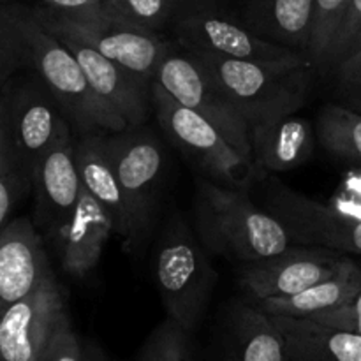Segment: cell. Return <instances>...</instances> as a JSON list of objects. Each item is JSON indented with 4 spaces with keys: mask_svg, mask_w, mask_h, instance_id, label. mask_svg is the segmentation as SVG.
<instances>
[{
    "mask_svg": "<svg viewBox=\"0 0 361 361\" xmlns=\"http://www.w3.org/2000/svg\"><path fill=\"white\" fill-rule=\"evenodd\" d=\"M104 9L129 23L159 32L178 11L176 0H104Z\"/></svg>",
    "mask_w": 361,
    "mask_h": 361,
    "instance_id": "28",
    "label": "cell"
},
{
    "mask_svg": "<svg viewBox=\"0 0 361 361\" xmlns=\"http://www.w3.org/2000/svg\"><path fill=\"white\" fill-rule=\"evenodd\" d=\"M194 215L197 238L204 249L242 264L275 256L295 245L282 222L257 207L249 190L210 178L197 180Z\"/></svg>",
    "mask_w": 361,
    "mask_h": 361,
    "instance_id": "1",
    "label": "cell"
},
{
    "mask_svg": "<svg viewBox=\"0 0 361 361\" xmlns=\"http://www.w3.org/2000/svg\"><path fill=\"white\" fill-rule=\"evenodd\" d=\"M228 335L226 361H291L277 324L252 302L233 307Z\"/></svg>",
    "mask_w": 361,
    "mask_h": 361,
    "instance_id": "23",
    "label": "cell"
},
{
    "mask_svg": "<svg viewBox=\"0 0 361 361\" xmlns=\"http://www.w3.org/2000/svg\"><path fill=\"white\" fill-rule=\"evenodd\" d=\"M51 270L42 238L28 219L0 231V312L34 291Z\"/></svg>",
    "mask_w": 361,
    "mask_h": 361,
    "instance_id": "17",
    "label": "cell"
},
{
    "mask_svg": "<svg viewBox=\"0 0 361 361\" xmlns=\"http://www.w3.org/2000/svg\"><path fill=\"white\" fill-rule=\"evenodd\" d=\"M32 185L30 178L25 173L13 143L6 122L4 97L0 94V231L6 228L14 204L18 203L25 190Z\"/></svg>",
    "mask_w": 361,
    "mask_h": 361,
    "instance_id": "25",
    "label": "cell"
},
{
    "mask_svg": "<svg viewBox=\"0 0 361 361\" xmlns=\"http://www.w3.org/2000/svg\"><path fill=\"white\" fill-rule=\"evenodd\" d=\"M137 361H190V331L166 317L148 335Z\"/></svg>",
    "mask_w": 361,
    "mask_h": 361,
    "instance_id": "27",
    "label": "cell"
},
{
    "mask_svg": "<svg viewBox=\"0 0 361 361\" xmlns=\"http://www.w3.org/2000/svg\"><path fill=\"white\" fill-rule=\"evenodd\" d=\"M345 254L321 247L291 245L284 252L243 263L240 284L250 302L288 298L310 286L334 277L345 261Z\"/></svg>",
    "mask_w": 361,
    "mask_h": 361,
    "instance_id": "12",
    "label": "cell"
},
{
    "mask_svg": "<svg viewBox=\"0 0 361 361\" xmlns=\"http://www.w3.org/2000/svg\"><path fill=\"white\" fill-rule=\"evenodd\" d=\"M83 360V341L78 337L71 323L69 312L62 310L49 334L48 342L39 361H81Z\"/></svg>",
    "mask_w": 361,
    "mask_h": 361,
    "instance_id": "30",
    "label": "cell"
},
{
    "mask_svg": "<svg viewBox=\"0 0 361 361\" xmlns=\"http://www.w3.org/2000/svg\"><path fill=\"white\" fill-rule=\"evenodd\" d=\"M178 2V7L183 6V4H200V2H214V0H176Z\"/></svg>",
    "mask_w": 361,
    "mask_h": 361,
    "instance_id": "37",
    "label": "cell"
},
{
    "mask_svg": "<svg viewBox=\"0 0 361 361\" xmlns=\"http://www.w3.org/2000/svg\"><path fill=\"white\" fill-rule=\"evenodd\" d=\"M309 319L328 324V326L355 331V334L361 335V289L358 295L351 302L345 303V305L334 310H328V312L317 314V316L309 317Z\"/></svg>",
    "mask_w": 361,
    "mask_h": 361,
    "instance_id": "32",
    "label": "cell"
},
{
    "mask_svg": "<svg viewBox=\"0 0 361 361\" xmlns=\"http://www.w3.org/2000/svg\"><path fill=\"white\" fill-rule=\"evenodd\" d=\"M42 7L55 13L73 14V16H92L106 13L104 0H39Z\"/></svg>",
    "mask_w": 361,
    "mask_h": 361,
    "instance_id": "33",
    "label": "cell"
},
{
    "mask_svg": "<svg viewBox=\"0 0 361 361\" xmlns=\"http://www.w3.org/2000/svg\"><path fill=\"white\" fill-rule=\"evenodd\" d=\"M316 134L309 120L289 115L270 123L250 127L252 166L257 180L291 171L309 161Z\"/></svg>",
    "mask_w": 361,
    "mask_h": 361,
    "instance_id": "18",
    "label": "cell"
},
{
    "mask_svg": "<svg viewBox=\"0 0 361 361\" xmlns=\"http://www.w3.org/2000/svg\"><path fill=\"white\" fill-rule=\"evenodd\" d=\"M317 140L335 157L361 166V113L345 104H326L317 116Z\"/></svg>",
    "mask_w": 361,
    "mask_h": 361,
    "instance_id": "24",
    "label": "cell"
},
{
    "mask_svg": "<svg viewBox=\"0 0 361 361\" xmlns=\"http://www.w3.org/2000/svg\"><path fill=\"white\" fill-rule=\"evenodd\" d=\"M212 4H183L176 11L173 28L176 41L185 51L263 63L310 60L303 53L261 37L245 23H240Z\"/></svg>",
    "mask_w": 361,
    "mask_h": 361,
    "instance_id": "7",
    "label": "cell"
},
{
    "mask_svg": "<svg viewBox=\"0 0 361 361\" xmlns=\"http://www.w3.org/2000/svg\"><path fill=\"white\" fill-rule=\"evenodd\" d=\"M291 361H361V335L309 317L271 316Z\"/></svg>",
    "mask_w": 361,
    "mask_h": 361,
    "instance_id": "20",
    "label": "cell"
},
{
    "mask_svg": "<svg viewBox=\"0 0 361 361\" xmlns=\"http://www.w3.org/2000/svg\"><path fill=\"white\" fill-rule=\"evenodd\" d=\"M189 55L214 78L229 101L245 116L249 127L295 115L305 104L312 83L314 66L310 60L263 63L221 59L204 53Z\"/></svg>",
    "mask_w": 361,
    "mask_h": 361,
    "instance_id": "3",
    "label": "cell"
},
{
    "mask_svg": "<svg viewBox=\"0 0 361 361\" xmlns=\"http://www.w3.org/2000/svg\"><path fill=\"white\" fill-rule=\"evenodd\" d=\"M361 289V264L351 257H345L341 270L334 277L310 286L305 291L296 293L288 298H267L252 302L270 316L314 317L317 314L338 309L351 302Z\"/></svg>",
    "mask_w": 361,
    "mask_h": 361,
    "instance_id": "22",
    "label": "cell"
},
{
    "mask_svg": "<svg viewBox=\"0 0 361 361\" xmlns=\"http://www.w3.org/2000/svg\"><path fill=\"white\" fill-rule=\"evenodd\" d=\"M11 11L27 49V67L55 99L71 126L81 134L127 129L126 120L94 94L74 53L39 23L30 7L11 4Z\"/></svg>",
    "mask_w": 361,
    "mask_h": 361,
    "instance_id": "2",
    "label": "cell"
},
{
    "mask_svg": "<svg viewBox=\"0 0 361 361\" xmlns=\"http://www.w3.org/2000/svg\"><path fill=\"white\" fill-rule=\"evenodd\" d=\"M104 148L126 196L137 243L150 229L157 210L166 173L164 147L150 130L134 126L104 133Z\"/></svg>",
    "mask_w": 361,
    "mask_h": 361,
    "instance_id": "8",
    "label": "cell"
},
{
    "mask_svg": "<svg viewBox=\"0 0 361 361\" xmlns=\"http://www.w3.org/2000/svg\"><path fill=\"white\" fill-rule=\"evenodd\" d=\"M111 235H116L111 217L83 187L76 207L49 238L62 270L74 279H85L99 264Z\"/></svg>",
    "mask_w": 361,
    "mask_h": 361,
    "instance_id": "15",
    "label": "cell"
},
{
    "mask_svg": "<svg viewBox=\"0 0 361 361\" xmlns=\"http://www.w3.org/2000/svg\"><path fill=\"white\" fill-rule=\"evenodd\" d=\"M152 109L166 137L207 178L243 190H250L254 182H257L252 162L236 152L207 118L180 104L157 81H152Z\"/></svg>",
    "mask_w": 361,
    "mask_h": 361,
    "instance_id": "6",
    "label": "cell"
},
{
    "mask_svg": "<svg viewBox=\"0 0 361 361\" xmlns=\"http://www.w3.org/2000/svg\"><path fill=\"white\" fill-rule=\"evenodd\" d=\"M334 73L337 74L338 85L344 92L361 90V48L345 62H342Z\"/></svg>",
    "mask_w": 361,
    "mask_h": 361,
    "instance_id": "34",
    "label": "cell"
},
{
    "mask_svg": "<svg viewBox=\"0 0 361 361\" xmlns=\"http://www.w3.org/2000/svg\"><path fill=\"white\" fill-rule=\"evenodd\" d=\"M30 11L55 37L81 42L148 81H154L162 59L173 49L159 32L120 20L108 11L92 16L55 13L42 6Z\"/></svg>",
    "mask_w": 361,
    "mask_h": 361,
    "instance_id": "5",
    "label": "cell"
},
{
    "mask_svg": "<svg viewBox=\"0 0 361 361\" xmlns=\"http://www.w3.org/2000/svg\"><path fill=\"white\" fill-rule=\"evenodd\" d=\"M81 361H109L101 345L94 341H83V360Z\"/></svg>",
    "mask_w": 361,
    "mask_h": 361,
    "instance_id": "35",
    "label": "cell"
},
{
    "mask_svg": "<svg viewBox=\"0 0 361 361\" xmlns=\"http://www.w3.org/2000/svg\"><path fill=\"white\" fill-rule=\"evenodd\" d=\"M32 187L35 190V222L46 236H51L69 217L83 190L71 126L37 162Z\"/></svg>",
    "mask_w": 361,
    "mask_h": 361,
    "instance_id": "14",
    "label": "cell"
},
{
    "mask_svg": "<svg viewBox=\"0 0 361 361\" xmlns=\"http://www.w3.org/2000/svg\"><path fill=\"white\" fill-rule=\"evenodd\" d=\"M2 97L11 143L32 182L37 162L71 123L39 78L20 80Z\"/></svg>",
    "mask_w": 361,
    "mask_h": 361,
    "instance_id": "11",
    "label": "cell"
},
{
    "mask_svg": "<svg viewBox=\"0 0 361 361\" xmlns=\"http://www.w3.org/2000/svg\"><path fill=\"white\" fill-rule=\"evenodd\" d=\"M66 309L62 288L49 270L34 291L0 312V361H39Z\"/></svg>",
    "mask_w": 361,
    "mask_h": 361,
    "instance_id": "13",
    "label": "cell"
},
{
    "mask_svg": "<svg viewBox=\"0 0 361 361\" xmlns=\"http://www.w3.org/2000/svg\"><path fill=\"white\" fill-rule=\"evenodd\" d=\"M344 104L355 109V111L361 113V90L344 92Z\"/></svg>",
    "mask_w": 361,
    "mask_h": 361,
    "instance_id": "36",
    "label": "cell"
},
{
    "mask_svg": "<svg viewBox=\"0 0 361 361\" xmlns=\"http://www.w3.org/2000/svg\"><path fill=\"white\" fill-rule=\"evenodd\" d=\"M154 277L168 317L192 334L212 298L217 271L187 222L173 217L157 247Z\"/></svg>",
    "mask_w": 361,
    "mask_h": 361,
    "instance_id": "4",
    "label": "cell"
},
{
    "mask_svg": "<svg viewBox=\"0 0 361 361\" xmlns=\"http://www.w3.org/2000/svg\"><path fill=\"white\" fill-rule=\"evenodd\" d=\"M261 197L264 210L282 222L296 245L361 256V219L342 215L270 175L261 180Z\"/></svg>",
    "mask_w": 361,
    "mask_h": 361,
    "instance_id": "9",
    "label": "cell"
},
{
    "mask_svg": "<svg viewBox=\"0 0 361 361\" xmlns=\"http://www.w3.org/2000/svg\"><path fill=\"white\" fill-rule=\"evenodd\" d=\"M361 48V0L349 2L345 16L335 37L326 71H335L342 62L355 55Z\"/></svg>",
    "mask_w": 361,
    "mask_h": 361,
    "instance_id": "31",
    "label": "cell"
},
{
    "mask_svg": "<svg viewBox=\"0 0 361 361\" xmlns=\"http://www.w3.org/2000/svg\"><path fill=\"white\" fill-rule=\"evenodd\" d=\"M27 67V49L14 21L11 2L0 0V85Z\"/></svg>",
    "mask_w": 361,
    "mask_h": 361,
    "instance_id": "29",
    "label": "cell"
},
{
    "mask_svg": "<svg viewBox=\"0 0 361 361\" xmlns=\"http://www.w3.org/2000/svg\"><path fill=\"white\" fill-rule=\"evenodd\" d=\"M314 0H247L243 20L261 37L307 55Z\"/></svg>",
    "mask_w": 361,
    "mask_h": 361,
    "instance_id": "21",
    "label": "cell"
},
{
    "mask_svg": "<svg viewBox=\"0 0 361 361\" xmlns=\"http://www.w3.org/2000/svg\"><path fill=\"white\" fill-rule=\"evenodd\" d=\"M59 41L74 53L87 74L92 90L104 104L122 116L129 127L145 123L152 109V81L106 59L81 42L71 39Z\"/></svg>",
    "mask_w": 361,
    "mask_h": 361,
    "instance_id": "16",
    "label": "cell"
},
{
    "mask_svg": "<svg viewBox=\"0 0 361 361\" xmlns=\"http://www.w3.org/2000/svg\"><path fill=\"white\" fill-rule=\"evenodd\" d=\"M154 81L180 104L207 118L236 152L252 162L250 127L214 78L187 51H171L162 59Z\"/></svg>",
    "mask_w": 361,
    "mask_h": 361,
    "instance_id": "10",
    "label": "cell"
},
{
    "mask_svg": "<svg viewBox=\"0 0 361 361\" xmlns=\"http://www.w3.org/2000/svg\"><path fill=\"white\" fill-rule=\"evenodd\" d=\"M351 0H314L312 30L307 56L314 67L326 71L335 37Z\"/></svg>",
    "mask_w": 361,
    "mask_h": 361,
    "instance_id": "26",
    "label": "cell"
},
{
    "mask_svg": "<svg viewBox=\"0 0 361 361\" xmlns=\"http://www.w3.org/2000/svg\"><path fill=\"white\" fill-rule=\"evenodd\" d=\"M106 130L81 134L76 141V164L83 187L102 204L127 249L136 243L133 219L116 173L104 148Z\"/></svg>",
    "mask_w": 361,
    "mask_h": 361,
    "instance_id": "19",
    "label": "cell"
}]
</instances>
